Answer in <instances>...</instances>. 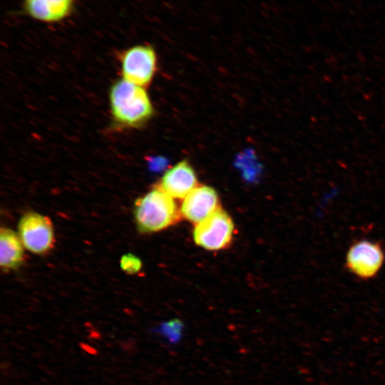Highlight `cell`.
<instances>
[{
    "instance_id": "5b68a950",
    "label": "cell",
    "mask_w": 385,
    "mask_h": 385,
    "mask_svg": "<svg viewBox=\"0 0 385 385\" xmlns=\"http://www.w3.org/2000/svg\"><path fill=\"white\" fill-rule=\"evenodd\" d=\"M18 232L23 245L33 253L44 254L53 247V227L47 216L26 212L19 222Z\"/></svg>"
},
{
    "instance_id": "9c48e42d",
    "label": "cell",
    "mask_w": 385,
    "mask_h": 385,
    "mask_svg": "<svg viewBox=\"0 0 385 385\" xmlns=\"http://www.w3.org/2000/svg\"><path fill=\"white\" fill-rule=\"evenodd\" d=\"M73 7L74 0H24L25 12L32 19L46 23L66 19Z\"/></svg>"
},
{
    "instance_id": "8fae6325",
    "label": "cell",
    "mask_w": 385,
    "mask_h": 385,
    "mask_svg": "<svg viewBox=\"0 0 385 385\" xmlns=\"http://www.w3.org/2000/svg\"><path fill=\"white\" fill-rule=\"evenodd\" d=\"M183 324L178 319H172L160 324L157 332L171 345L178 344L183 334Z\"/></svg>"
},
{
    "instance_id": "8992f818",
    "label": "cell",
    "mask_w": 385,
    "mask_h": 385,
    "mask_svg": "<svg viewBox=\"0 0 385 385\" xmlns=\"http://www.w3.org/2000/svg\"><path fill=\"white\" fill-rule=\"evenodd\" d=\"M384 255L378 243L360 240L353 244L346 255V267L363 279L373 277L381 269Z\"/></svg>"
},
{
    "instance_id": "7a4b0ae2",
    "label": "cell",
    "mask_w": 385,
    "mask_h": 385,
    "mask_svg": "<svg viewBox=\"0 0 385 385\" xmlns=\"http://www.w3.org/2000/svg\"><path fill=\"white\" fill-rule=\"evenodd\" d=\"M181 215L174 198L156 186L135 202L134 217L142 232L168 228L177 223Z\"/></svg>"
},
{
    "instance_id": "7c38bea8",
    "label": "cell",
    "mask_w": 385,
    "mask_h": 385,
    "mask_svg": "<svg viewBox=\"0 0 385 385\" xmlns=\"http://www.w3.org/2000/svg\"><path fill=\"white\" fill-rule=\"evenodd\" d=\"M120 267L128 274L137 273L142 267L141 260L133 254H125L120 259Z\"/></svg>"
},
{
    "instance_id": "30bf717a",
    "label": "cell",
    "mask_w": 385,
    "mask_h": 385,
    "mask_svg": "<svg viewBox=\"0 0 385 385\" xmlns=\"http://www.w3.org/2000/svg\"><path fill=\"white\" fill-rule=\"evenodd\" d=\"M24 260L23 243L12 230L2 227L0 232V265L9 271L21 266Z\"/></svg>"
},
{
    "instance_id": "ba28073f",
    "label": "cell",
    "mask_w": 385,
    "mask_h": 385,
    "mask_svg": "<svg viewBox=\"0 0 385 385\" xmlns=\"http://www.w3.org/2000/svg\"><path fill=\"white\" fill-rule=\"evenodd\" d=\"M197 186L196 174L192 167L185 160L167 170L156 185L174 199H184Z\"/></svg>"
},
{
    "instance_id": "277c9868",
    "label": "cell",
    "mask_w": 385,
    "mask_h": 385,
    "mask_svg": "<svg viewBox=\"0 0 385 385\" xmlns=\"http://www.w3.org/2000/svg\"><path fill=\"white\" fill-rule=\"evenodd\" d=\"M234 223L230 216L220 208L196 224L193 230L195 242L209 250L228 247L234 235Z\"/></svg>"
},
{
    "instance_id": "6da1fadb",
    "label": "cell",
    "mask_w": 385,
    "mask_h": 385,
    "mask_svg": "<svg viewBox=\"0 0 385 385\" xmlns=\"http://www.w3.org/2000/svg\"><path fill=\"white\" fill-rule=\"evenodd\" d=\"M109 101L113 120L122 128L142 125L153 113V105L145 88L123 78L111 86Z\"/></svg>"
},
{
    "instance_id": "3957f363",
    "label": "cell",
    "mask_w": 385,
    "mask_h": 385,
    "mask_svg": "<svg viewBox=\"0 0 385 385\" xmlns=\"http://www.w3.org/2000/svg\"><path fill=\"white\" fill-rule=\"evenodd\" d=\"M122 78L145 87L152 81L156 71L157 56L148 44L133 46L119 55Z\"/></svg>"
},
{
    "instance_id": "52a82bcc",
    "label": "cell",
    "mask_w": 385,
    "mask_h": 385,
    "mask_svg": "<svg viewBox=\"0 0 385 385\" xmlns=\"http://www.w3.org/2000/svg\"><path fill=\"white\" fill-rule=\"evenodd\" d=\"M220 208V200L215 190L201 185L183 199L180 210L184 218L196 225Z\"/></svg>"
}]
</instances>
